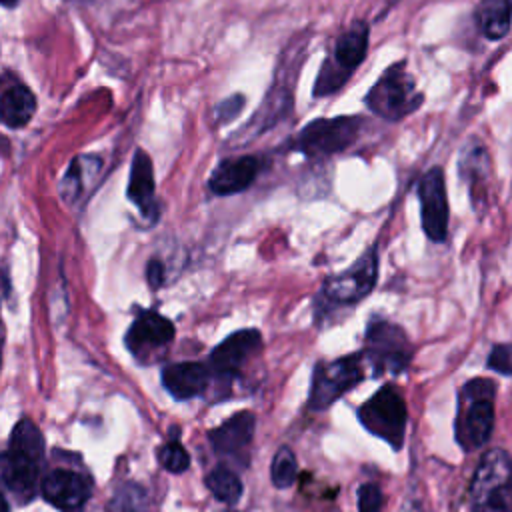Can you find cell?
Here are the masks:
<instances>
[{
  "mask_svg": "<svg viewBox=\"0 0 512 512\" xmlns=\"http://www.w3.org/2000/svg\"><path fill=\"white\" fill-rule=\"evenodd\" d=\"M310 42V32H298L292 36V40L282 50L272 84L264 94V100L256 114L230 136L228 146H246L254 138L264 136L272 128H276L280 122L288 120L294 110V86L298 80V72L302 68V62L306 58Z\"/></svg>",
  "mask_w": 512,
  "mask_h": 512,
  "instance_id": "obj_1",
  "label": "cell"
},
{
  "mask_svg": "<svg viewBox=\"0 0 512 512\" xmlns=\"http://www.w3.org/2000/svg\"><path fill=\"white\" fill-rule=\"evenodd\" d=\"M368 48L370 22L366 18L350 20L330 42L312 84V98H328L338 94L364 64Z\"/></svg>",
  "mask_w": 512,
  "mask_h": 512,
  "instance_id": "obj_2",
  "label": "cell"
},
{
  "mask_svg": "<svg viewBox=\"0 0 512 512\" xmlns=\"http://www.w3.org/2000/svg\"><path fill=\"white\" fill-rule=\"evenodd\" d=\"M44 462V438L28 418L16 422L8 450L0 452V482L22 502L34 498L40 466Z\"/></svg>",
  "mask_w": 512,
  "mask_h": 512,
  "instance_id": "obj_3",
  "label": "cell"
},
{
  "mask_svg": "<svg viewBox=\"0 0 512 512\" xmlns=\"http://www.w3.org/2000/svg\"><path fill=\"white\" fill-rule=\"evenodd\" d=\"M366 128L364 114L320 116L306 122L282 146V152H296L310 160H324L350 150Z\"/></svg>",
  "mask_w": 512,
  "mask_h": 512,
  "instance_id": "obj_4",
  "label": "cell"
},
{
  "mask_svg": "<svg viewBox=\"0 0 512 512\" xmlns=\"http://www.w3.org/2000/svg\"><path fill=\"white\" fill-rule=\"evenodd\" d=\"M426 102L424 92L416 84V76L408 70V60H396L380 72L362 98V104L376 118L396 124L418 112Z\"/></svg>",
  "mask_w": 512,
  "mask_h": 512,
  "instance_id": "obj_5",
  "label": "cell"
},
{
  "mask_svg": "<svg viewBox=\"0 0 512 512\" xmlns=\"http://www.w3.org/2000/svg\"><path fill=\"white\" fill-rule=\"evenodd\" d=\"M494 394L496 386L488 378H474L462 386L454 426L462 450L472 452L490 438L494 428Z\"/></svg>",
  "mask_w": 512,
  "mask_h": 512,
  "instance_id": "obj_6",
  "label": "cell"
},
{
  "mask_svg": "<svg viewBox=\"0 0 512 512\" xmlns=\"http://www.w3.org/2000/svg\"><path fill=\"white\" fill-rule=\"evenodd\" d=\"M510 456L502 448L488 450L472 478V512H512Z\"/></svg>",
  "mask_w": 512,
  "mask_h": 512,
  "instance_id": "obj_7",
  "label": "cell"
},
{
  "mask_svg": "<svg viewBox=\"0 0 512 512\" xmlns=\"http://www.w3.org/2000/svg\"><path fill=\"white\" fill-rule=\"evenodd\" d=\"M364 352L362 360L370 364L374 378L382 374H398L402 372L412 358V344L406 332L386 320H372L366 328L364 336Z\"/></svg>",
  "mask_w": 512,
  "mask_h": 512,
  "instance_id": "obj_8",
  "label": "cell"
},
{
  "mask_svg": "<svg viewBox=\"0 0 512 512\" xmlns=\"http://www.w3.org/2000/svg\"><path fill=\"white\" fill-rule=\"evenodd\" d=\"M360 424L374 436L386 440L394 450L404 442L408 410L402 392L394 384H384L358 408Z\"/></svg>",
  "mask_w": 512,
  "mask_h": 512,
  "instance_id": "obj_9",
  "label": "cell"
},
{
  "mask_svg": "<svg viewBox=\"0 0 512 512\" xmlns=\"http://www.w3.org/2000/svg\"><path fill=\"white\" fill-rule=\"evenodd\" d=\"M362 378H364V360L360 352L348 354L330 362H318L312 372L308 408L326 410L344 392L360 384Z\"/></svg>",
  "mask_w": 512,
  "mask_h": 512,
  "instance_id": "obj_10",
  "label": "cell"
},
{
  "mask_svg": "<svg viewBox=\"0 0 512 512\" xmlns=\"http://www.w3.org/2000/svg\"><path fill=\"white\" fill-rule=\"evenodd\" d=\"M378 278V254L376 248L366 250L352 268L342 274L330 276L318 298L328 306H348L372 292Z\"/></svg>",
  "mask_w": 512,
  "mask_h": 512,
  "instance_id": "obj_11",
  "label": "cell"
},
{
  "mask_svg": "<svg viewBox=\"0 0 512 512\" xmlns=\"http://www.w3.org/2000/svg\"><path fill=\"white\" fill-rule=\"evenodd\" d=\"M416 194L420 200V220L424 234L432 242H444L448 236L450 206L442 166H432L420 176Z\"/></svg>",
  "mask_w": 512,
  "mask_h": 512,
  "instance_id": "obj_12",
  "label": "cell"
},
{
  "mask_svg": "<svg viewBox=\"0 0 512 512\" xmlns=\"http://www.w3.org/2000/svg\"><path fill=\"white\" fill-rule=\"evenodd\" d=\"M262 154H240L222 158L208 176V190L214 196H232L248 190L266 168Z\"/></svg>",
  "mask_w": 512,
  "mask_h": 512,
  "instance_id": "obj_13",
  "label": "cell"
},
{
  "mask_svg": "<svg viewBox=\"0 0 512 512\" xmlns=\"http://www.w3.org/2000/svg\"><path fill=\"white\" fill-rule=\"evenodd\" d=\"M262 336L256 328H244L238 332H232L228 338H224L212 352H210V376H216L220 380H234L246 360L260 348Z\"/></svg>",
  "mask_w": 512,
  "mask_h": 512,
  "instance_id": "obj_14",
  "label": "cell"
},
{
  "mask_svg": "<svg viewBox=\"0 0 512 512\" xmlns=\"http://www.w3.org/2000/svg\"><path fill=\"white\" fill-rule=\"evenodd\" d=\"M174 338V324L154 310H144L130 324L124 342L134 358L148 362V358L166 348Z\"/></svg>",
  "mask_w": 512,
  "mask_h": 512,
  "instance_id": "obj_15",
  "label": "cell"
},
{
  "mask_svg": "<svg viewBox=\"0 0 512 512\" xmlns=\"http://www.w3.org/2000/svg\"><path fill=\"white\" fill-rule=\"evenodd\" d=\"M42 498L64 512L82 508L92 496V478L84 472L56 468L42 478Z\"/></svg>",
  "mask_w": 512,
  "mask_h": 512,
  "instance_id": "obj_16",
  "label": "cell"
},
{
  "mask_svg": "<svg viewBox=\"0 0 512 512\" xmlns=\"http://www.w3.org/2000/svg\"><path fill=\"white\" fill-rule=\"evenodd\" d=\"M126 198L140 210L142 218H148L150 222L158 218L154 164L150 154L144 148H136L132 154Z\"/></svg>",
  "mask_w": 512,
  "mask_h": 512,
  "instance_id": "obj_17",
  "label": "cell"
},
{
  "mask_svg": "<svg viewBox=\"0 0 512 512\" xmlns=\"http://www.w3.org/2000/svg\"><path fill=\"white\" fill-rule=\"evenodd\" d=\"M256 418L252 412H238L224 420L220 426L208 432V440L214 452L222 456H238L242 454L254 436Z\"/></svg>",
  "mask_w": 512,
  "mask_h": 512,
  "instance_id": "obj_18",
  "label": "cell"
},
{
  "mask_svg": "<svg viewBox=\"0 0 512 512\" xmlns=\"http://www.w3.org/2000/svg\"><path fill=\"white\" fill-rule=\"evenodd\" d=\"M210 370L202 362H174L164 366L162 384L176 400H188L204 394Z\"/></svg>",
  "mask_w": 512,
  "mask_h": 512,
  "instance_id": "obj_19",
  "label": "cell"
},
{
  "mask_svg": "<svg viewBox=\"0 0 512 512\" xmlns=\"http://www.w3.org/2000/svg\"><path fill=\"white\" fill-rule=\"evenodd\" d=\"M458 172H460V178L468 184L472 196L486 192V184L492 174V160L482 140L470 138L462 146L460 158H458Z\"/></svg>",
  "mask_w": 512,
  "mask_h": 512,
  "instance_id": "obj_20",
  "label": "cell"
},
{
  "mask_svg": "<svg viewBox=\"0 0 512 512\" xmlns=\"http://www.w3.org/2000/svg\"><path fill=\"white\" fill-rule=\"evenodd\" d=\"M102 170V158L98 154H80L72 158L62 180H60V196L66 204H76L86 188L96 180Z\"/></svg>",
  "mask_w": 512,
  "mask_h": 512,
  "instance_id": "obj_21",
  "label": "cell"
},
{
  "mask_svg": "<svg viewBox=\"0 0 512 512\" xmlns=\"http://www.w3.org/2000/svg\"><path fill=\"white\" fill-rule=\"evenodd\" d=\"M472 20L486 40H504L512 24V0H480L474 8Z\"/></svg>",
  "mask_w": 512,
  "mask_h": 512,
  "instance_id": "obj_22",
  "label": "cell"
},
{
  "mask_svg": "<svg viewBox=\"0 0 512 512\" xmlns=\"http://www.w3.org/2000/svg\"><path fill=\"white\" fill-rule=\"evenodd\" d=\"M36 96L26 84H12L0 96V122L8 128H24L36 112Z\"/></svg>",
  "mask_w": 512,
  "mask_h": 512,
  "instance_id": "obj_23",
  "label": "cell"
},
{
  "mask_svg": "<svg viewBox=\"0 0 512 512\" xmlns=\"http://www.w3.org/2000/svg\"><path fill=\"white\" fill-rule=\"evenodd\" d=\"M206 486L212 492V496L222 504H236L242 496V482L240 478L226 466H216L206 476Z\"/></svg>",
  "mask_w": 512,
  "mask_h": 512,
  "instance_id": "obj_24",
  "label": "cell"
},
{
  "mask_svg": "<svg viewBox=\"0 0 512 512\" xmlns=\"http://www.w3.org/2000/svg\"><path fill=\"white\" fill-rule=\"evenodd\" d=\"M144 510H146L144 488L134 482H124L114 490L104 512H144Z\"/></svg>",
  "mask_w": 512,
  "mask_h": 512,
  "instance_id": "obj_25",
  "label": "cell"
},
{
  "mask_svg": "<svg viewBox=\"0 0 512 512\" xmlns=\"http://www.w3.org/2000/svg\"><path fill=\"white\" fill-rule=\"evenodd\" d=\"M298 474V464H296V456L288 446H282L276 450V454L272 456V464H270V480L276 488H288Z\"/></svg>",
  "mask_w": 512,
  "mask_h": 512,
  "instance_id": "obj_26",
  "label": "cell"
},
{
  "mask_svg": "<svg viewBox=\"0 0 512 512\" xmlns=\"http://www.w3.org/2000/svg\"><path fill=\"white\" fill-rule=\"evenodd\" d=\"M158 462H160V466L166 468L168 472L180 474V472L188 470V466H190V456H188V452L184 450V446H182L176 438H172V440H168L166 444H162V446L158 448Z\"/></svg>",
  "mask_w": 512,
  "mask_h": 512,
  "instance_id": "obj_27",
  "label": "cell"
},
{
  "mask_svg": "<svg viewBox=\"0 0 512 512\" xmlns=\"http://www.w3.org/2000/svg\"><path fill=\"white\" fill-rule=\"evenodd\" d=\"M246 106V96L242 92H234L230 96H226L224 100H220L214 110H212V116H214V122L218 126H226L230 124L232 120H236L240 116V112L244 110Z\"/></svg>",
  "mask_w": 512,
  "mask_h": 512,
  "instance_id": "obj_28",
  "label": "cell"
},
{
  "mask_svg": "<svg viewBox=\"0 0 512 512\" xmlns=\"http://www.w3.org/2000/svg\"><path fill=\"white\" fill-rule=\"evenodd\" d=\"M384 504V494L374 482H366L358 488V508L360 512H380Z\"/></svg>",
  "mask_w": 512,
  "mask_h": 512,
  "instance_id": "obj_29",
  "label": "cell"
},
{
  "mask_svg": "<svg viewBox=\"0 0 512 512\" xmlns=\"http://www.w3.org/2000/svg\"><path fill=\"white\" fill-rule=\"evenodd\" d=\"M488 368L502 374L510 376V346L508 344H496L488 356Z\"/></svg>",
  "mask_w": 512,
  "mask_h": 512,
  "instance_id": "obj_30",
  "label": "cell"
},
{
  "mask_svg": "<svg viewBox=\"0 0 512 512\" xmlns=\"http://www.w3.org/2000/svg\"><path fill=\"white\" fill-rule=\"evenodd\" d=\"M162 272H164L162 262L150 260V264H148V268H146V278H148V282H150L152 288H158V286L162 284Z\"/></svg>",
  "mask_w": 512,
  "mask_h": 512,
  "instance_id": "obj_31",
  "label": "cell"
},
{
  "mask_svg": "<svg viewBox=\"0 0 512 512\" xmlns=\"http://www.w3.org/2000/svg\"><path fill=\"white\" fill-rule=\"evenodd\" d=\"M10 150V140L0 134V154H6Z\"/></svg>",
  "mask_w": 512,
  "mask_h": 512,
  "instance_id": "obj_32",
  "label": "cell"
},
{
  "mask_svg": "<svg viewBox=\"0 0 512 512\" xmlns=\"http://www.w3.org/2000/svg\"><path fill=\"white\" fill-rule=\"evenodd\" d=\"M0 512H10V506H8V500L4 498V494L0 492Z\"/></svg>",
  "mask_w": 512,
  "mask_h": 512,
  "instance_id": "obj_33",
  "label": "cell"
},
{
  "mask_svg": "<svg viewBox=\"0 0 512 512\" xmlns=\"http://www.w3.org/2000/svg\"><path fill=\"white\" fill-rule=\"evenodd\" d=\"M18 2H20V0H0V6H4V8H14V6H18Z\"/></svg>",
  "mask_w": 512,
  "mask_h": 512,
  "instance_id": "obj_34",
  "label": "cell"
},
{
  "mask_svg": "<svg viewBox=\"0 0 512 512\" xmlns=\"http://www.w3.org/2000/svg\"><path fill=\"white\" fill-rule=\"evenodd\" d=\"M224 512H234V510H224Z\"/></svg>",
  "mask_w": 512,
  "mask_h": 512,
  "instance_id": "obj_35",
  "label": "cell"
}]
</instances>
